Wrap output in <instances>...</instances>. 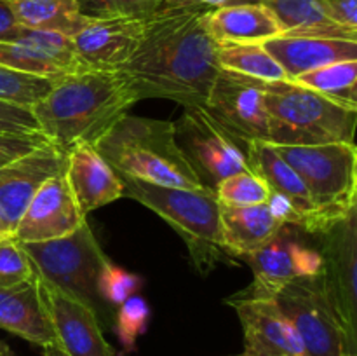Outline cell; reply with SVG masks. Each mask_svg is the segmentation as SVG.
<instances>
[{
	"mask_svg": "<svg viewBox=\"0 0 357 356\" xmlns=\"http://www.w3.org/2000/svg\"><path fill=\"white\" fill-rule=\"evenodd\" d=\"M279 21L282 35L357 40V30L340 27L326 16L321 0H257Z\"/></svg>",
	"mask_w": 357,
	"mask_h": 356,
	"instance_id": "cb8c5ba5",
	"label": "cell"
},
{
	"mask_svg": "<svg viewBox=\"0 0 357 356\" xmlns=\"http://www.w3.org/2000/svg\"><path fill=\"white\" fill-rule=\"evenodd\" d=\"M220 220L223 244L227 253L232 257H244L251 251L260 250L284 227V223L271 212L267 202L239 208L220 205Z\"/></svg>",
	"mask_w": 357,
	"mask_h": 356,
	"instance_id": "603a6c76",
	"label": "cell"
},
{
	"mask_svg": "<svg viewBox=\"0 0 357 356\" xmlns=\"http://www.w3.org/2000/svg\"><path fill=\"white\" fill-rule=\"evenodd\" d=\"M65 178L84 216L124 198L121 175L103 159L94 145L79 143L66 154Z\"/></svg>",
	"mask_w": 357,
	"mask_h": 356,
	"instance_id": "d6986e66",
	"label": "cell"
},
{
	"mask_svg": "<svg viewBox=\"0 0 357 356\" xmlns=\"http://www.w3.org/2000/svg\"><path fill=\"white\" fill-rule=\"evenodd\" d=\"M268 143L314 147L354 143L357 110L335 103L312 89L286 82L265 84Z\"/></svg>",
	"mask_w": 357,
	"mask_h": 356,
	"instance_id": "5b68a950",
	"label": "cell"
},
{
	"mask_svg": "<svg viewBox=\"0 0 357 356\" xmlns=\"http://www.w3.org/2000/svg\"><path fill=\"white\" fill-rule=\"evenodd\" d=\"M253 269V283L246 295L260 299H275L293 279L314 276L323 271V258L312 250L300 248L284 232H279L260 250L244 255Z\"/></svg>",
	"mask_w": 357,
	"mask_h": 356,
	"instance_id": "5bb4252c",
	"label": "cell"
},
{
	"mask_svg": "<svg viewBox=\"0 0 357 356\" xmlns=\"http://www.w3.org/2000/svg\"><path fill=\"white\" fill-rule=\"evenodd\" d=\"M138 101L119 72L84 70L54 82L31 107L42 135L61 154L79 143L96 145Z\"/></svg>",
	"mask_w": 357,
	"mask_h": 356,
	"instance_id": "7a4b0ae2",
	"label": "cell"
},
{
	"mask_svg": "<svg viewBox=\"0 0 357 356\" xmlns=\"http://www.w3.org/2000/svg\"><path fill=\"white\" fill-rule=\"evenodd\" d=\"M0 330H7L37 346L56 342L33 278L0 290Z\"/></svg>",
	"mask_w": 357,
	"mask_h": 356,
	"instance_id": "7402d4cb",
	"label": "cell"
},
{
	"mask_svg": "<svg viewBox=\"0 0 357 356\" xmlns=\"http://www.w3.org/2000/svg\"><path fill=\"white\" fill-rule=\"evenodd\" d=\"M291 82L312 89L335 103L357 110V61H338L302 73Z\"/></svg>",
	"mask_w": 357,
	"mask_h": 356,
	"instance_id": "4316f807",
	"label": "cell"
},
{
	"mask_svg": "<svg viewBox=\"0 0 357 356\" xmlns=\"http://www.w3.org/2000/svg\"><path fill=\"white\" fill-rule=\"evenodd\" d=\"M20 27L58 31L73 37L89 16L82 13L80 0H3Z\"/></svg>",
	"mask_w": 357,
	"mask_h": 356,
	"instance_id": "d4e9b609",
	"label": "cell"
},
{
	"mask_svg": "<svg viewBox=\"0 0 357 356\" xmlns=\"http://www.w3.org/2000/svg\"><path fill=\"white\" fill-rule=\"evenodd\" d=\"M35 271L16 236L0 237V290L13 288L33 278Z\"/></svg>",
	"mask_w": 357,
	"mask_h": 356,
	"instance_id": "4dcf8cb0",
	"label": "cell"
},
{
	"mask_svg": "<svg viewBox=\"0 0 357 356\" xmlns=\"http://www.w3.org/2000/svg\"><path fill=\"white\" fill-rule=\"evenodd\" d=\"M145 35V20L94 17L72 37L77 54L87 70L117 72L138 51Z\"/></svg>",
	"mask_w": 357,
	"mask_h": 356,
	"instance_id": "2e32d148",
	"label": "cell"
},
{
	"mask_svg": "<svg viewBox=\"0 0 357 356\" xmlns=\"http://www.w3.org/2000/svg\"><path fill=\"white\" fill-rule=\"evenodd\" d=\"M236 356H246V355H244V353H243V355H236Z\"/></svg>",
	"mask_w": 357,
	"mask_h": 356,
	"instance_id": "7bdbcfd3",
	"label": "cell"
},
{
	"mask_svg": "<svg viewBox=\"0 0 357 356\" xmlns=\"http://www.w3.org/2000/svg\"><path fill=\"white\" fill-rule=\"evenodd\" d=\"M84 222H87V216L80 213L63 170L35 192L17 222L14 236L21 243H38L68 236Z\"/></svg>",
	"mask_w": 357,
	"mask_h": 356,
	"instance_id": "e0dca14e",
	"label": "cell"
},
{
	"mask_svg": "<svg viewBox=\"0 0 357 356\" xmlns=\"http://www.w3.org/2000/svg\"><path fill=\"white\" fill-rule=\"evenodd\" d=\"M342 356H357V355H356V353H344Z\"/></svg>",
	"mask_w": 357,
	"mask_h": 356,
	"instance_id": "60d3db41",
	"label": "cell"
},
{
	"mask_svg": "<svg viewBox=\"0 0 357 356\" xmlns=\"http://www.w3.org/2000/svg\"><path fill=\"white\" fill-rule=\"evenodd\" d=\"M42 349H44V356H68L58 344H56V342L44 346Z\"/></svg>",
	"mask_w": 357,
	"mask_h": 356,
	"instance_id": "ab89813d",
	"label": "cell"
},
{
	"mask_svg": "<svg viewBox=\"0 0 357 356\" xmlns=\"http://www.w3.org/2000/svg\"><path fill=\"white\" fill-rule=\"evenodd\" d=\"M35 274L79 297L96 311L98 274L108 257L87 222L72 234L38 243H21Z\"/></svg>",
	"mask_w": 357,
	"mask_h": 356,
	"instance_id": "ba28073f",
	"label": "cell"
},
{
	"mask_svg": "<svg viewBox=\"0 0 357 356\" xmlns=\"http://www.w3.org/2000/svg\"><path fill=\"white\" fill-rule=\"evenodd\" d=\"M244 332L246 356H307L305 348L275 299L237 293L229 300Z\"/></svg>",
	"mask_w": 357,
	"mask_h": 356,
	"instance_id": "7c38bea8",
	"label": "cell"
},
{
	"mask_svg": "<svg viewBox=\"0 0 357 356\" xmlns=\"http://www.w3.org/2000/svg\"><path fill=\"white\" fill-rule=\"evenodd\" d=\"M66 156L51 143L0 168V227L14 236L28 202L45 180L65 170Z\"/></svg>",
	"mask_w": 357,
	"mask_h": 356,
	"instance_id": "9a60e30c",
	"label": "cell"
},
{
	"mask_svg": "<svg viewBox=\"0 0 357 356\" xmlns=\"http://www.w3.org/2000/svg\"><path fill=\"white\" fill-rule=\"evenodd\" d=\"M0 135H42L40 126L30 107L0 100Z\"/></svg>",
	"mask_w": 357,
	"mask_h": 356,
	"instance_id": "e575fe53",
	"label": "cell"
},
{
	"mask_svg": "<svg viewBox=\"0 0 357 356\" xmlns=\"http://www.w3.org/2000/svg\"><path fill=\"white\" fill-rule=\"evenodd\" d=\"M326 16L349 30H357V0H321Z\"/></svg>",
	"mask_w": 357,
	"mask_h": 356,
	"instance_id": "8d00e7d4",
	"label": "cell"
},
{
	"mask_svg": "<svg viewBox=\"0 0 357 356\" xmlns=\"http://www.w3.org/2000/svg\"><path fill=\"white\" fill-rule=\"evenodd\" d=\"M220 68L260 82H286L288 75L264 44H218Z\"/></svg>",
	"mask_w": 357,
	"mask_h": 356,
	"instance_id": "484cf974",
	"label": "cell"
},
{
	"mask_svg": "<svg viewBox=\"0 0 357 356\" xmlns=\"http://www.w3.org/2000/svg\"><path fill=\"white\" fill-rule=\"evenodd\" d=\"M206 27L216 44H264L282 35L272 10L257 0L208 10Z\"/></svg>",
	"mask_w": 357,
	"mask_h": 356,
	"instance_id": "44dd1931",
	"label": "cell"
},
{
	"mask_svg": "<svg viewBox=\"0 0 357 356\" xmlns=\"http://www.w3.org/2000/svg\"><path fill=\"white\" fill-rule=\"evenodd\" d=\"M323 279L347 330L356 335L357 227L356 212L323 234Z\"/></svg>",
	"mask_w": 357,
	"mask_h": 356,
	"instance_id": "4fadbf2b",
	"label": "cell"
},
{
	"mask_svg": "<svg viewBox=\"0 0 357 356\" xmlns=\"http://www.w3.org/2000/svg\"><path fill=\"white\" fill-rule=\"evenodd\" d=\"M139 286H142L139 276L128 272L122 267H117L110 260L105 262L100 274H98V295H100L101 300H105V302L114 307H119L129 297L135 295Z\"/></svg>",
	"mask_w": 357,
	"mask_h": 356,
	"instance_id": "1f68e13d",
	"label": "cell"
},
{
	"mask_svg": "<svg viewBox=\"0 0 357 356\" xmlns=\"http://www.w3.org/2000/svg\"><path fill=\"white\" fill-rule=\"evenodd\" d=\"M0 65L14 72L52 80L65 77L40 51L20 40H0Z\"/></svg>",
	"mask_w": 357,
	"mask_h": 356,
	"instance_id": "f546056e",
	"label": "cell"
},
{
	"mask_svg": "<svg viewBox=\"0 0 357 356\" xmlns=\"http://www.w3.org/2000/svg\"><path fill=\"white\" fill-rule=\"evenodd\" d=\"M20 24L14 20L13 13L6 6L3 0H0V40H13L20 31Z\"/></svg>",
	"mask_w": 357,
	"mask_h": 356,
	"instance_id": "f35d334b",
	"label": "cell"
},
{
	"mask_svg": "<svg viewBox=\"0 0 357 356\" xmlns=\"http://www.w3.org/2000/svg\"><path fill=\"white\" fill-rule=\"evenodd\" d=\"M38 295L49 318L56 344L68 356H115L105 339L96 311L66 290L35 274Z\"/></svg>",
	"mask_w": 357,
	"mask_h": 356,
	"instance_id": "8fae6325",
	"label": "cell"
},
{
	"mask_svg": "<svg viewBox=\"0 0 357 356\" xmlns=\"http://www.w3.org/2000/svg\"><path fill=\"white\" fill-rule=\"evenodd\" d=\"M13 40H20L40 51L63 75H72V73L87 70L84 63L80 61L75 44H73L72 37H68V35L21 27Z\"/></svg>",
	"mask_w": 357,
	"mask_h": 356,
	"instance_id": "83f0119b",
	"label": "cell"
},
{
	"mask_svg": "<svg viewBox=\"0 0 357 356\" xmlns=\"http://www.w3.org/2000/svg\"><path fill=\"white\" fill-rule=\"evenodd\" d=\"M162 0H80L82 13L94 17H135L149 20L159 10Z\"/></svg>",
	"mask_w": 357,
	"mask_h": 356,
	"instance_id": "d6a6232c",
	"label": "cell"
},
{
	"mask_svg": "<svg viewBox=\"0 0 357 356\" xmlns=\"http://www.w3.org/2000/svg\"><path fill=\"white\" fill-rule=\"evenodd\" d=\"M295 327L307 356H342L356 353V335L347 330L328 295L323 271L296 278L275 297Z\"/></svg>",
	"mask_w": 357,
	"mask_h": 356,
	"instance_id": "52a82bcc",
	"label": "cell"
},
{
	"mask_svg": "<svg viewBox=\"0 0 357 356\" xmlns=\"http://www.w3.org/2000/svg\"><path fill=\"white\" fill-rule=\"evenodd\" d=\"M275 150L302 178L317 212L328 225H337L356 212V143L275 147Z\"/></svg>",
	"mask_w": 357,
	"mask_h": 356,
	"instance_id": "8992f818",
	"label": "cell"
},
{
	"mask_svg": "<svg viewBox=\"0 0 357 356\" xmlns=\"http://www.w3.org/2000/svg\"><path fill=\"white\" fill-rule=\"evenodd\" d=\"M289 80L338 61H357V40L279 35L264 42Z\"/></svg>",
	"mask_w": 357,
	"mask_h": 356,
	"instance_id": "ffe728a7",
	"label": "cell"
},
{
	"mask_svg": "<svg viewBox=\"0 0 357 356\" xmlns=\"http://www.w3.org/2000/svg\"><path fill=\"white\" fill-rule=\"evenodd\" d=\"M241 2H253V0H162L157 13H173V10H213L222 6H230V3Z\"/></svg>",
	"mask_w": 357,
	"mask_h": 356,
	"instance_id": "74e56055",
	"label": "cell"
},
{
	"mask_svg": "<svg viewBox=\"0 0 357 356\" xmlns=\"http://www.w3.org/2000/svg\"><path fill=\"white\" fill-rule=\"evenodd\" d=\"M47 138L44 135H30V136H14V135H0V168L6 164L14 163L20 157L28 156L33 150L47 145Z\"/></svg>",
	"mask_w": 357,
	"mask_h": 356,
	"instance_id": "d590c367",
	"label": "cell"
},
{
	"mask_svg": "<svg viewBox=\"0 0 357 356\" xmlns=\"http://www.w3.org/2000/svg\"><path fill=\"white\" fill-rule=\"evenodd\" d=\"M121 178L124 198L142 202L180 234L199 274L208 276L229 255L223 244L220 202L213 188L162 187L136 178Z\"/></svg>",
	"mask_w": 357,
	"mask_h": 356,
	"instance_id": "277c9868",
	"label": "cell"
},
{
	"mask_svg": "<svg viewBox=\"0 0 357 356\" xmlns=\"http://www.w3.org/2000/svg\"><path fill=\"white\" fill-rule=\"evenodd\" d=\"M246 157L250 168L264 178L271 192L289 202L300 220V229L309 234L323 236L331 227L321 216L296 171L279 156L275 147L268 142L246 143Z\"/></svg>",
	"mask_w": 357,
	"mask_h": 356,
	"instance_id": "ac0fdd59",
	"label": "cell"
},
{
	"mask_svg": "<svg viewBox=\"0 0 357 356\" xmlns=\"http://www.w3.org/2000/svg\"><path fill=\"white\" fill-rule=\"evenodd\" d=\"M150 318V307L142 297L131 295L126 302H122L115 316V330L119 339L128 351H131L136 344V339L146 330Z\"/></svg>",
	"mask_w": 357,
	"mask_h": 356,
	"instance_id": "836d02e7",
	"label": "cell"
},
{
	"mask_svg": "<svg viewBox=\"0 0 357 356\" xmlns=\"http://www.w3.org/2000/svg\"><path fill=\"white\" fill-rule=\"evenodd\" d=\"M204 108L213 121L244 147L251 142H268L265 82L220 68Z\"/></svg>",
	"mask_w": 357,
	"mask_h": 356,
	"instance_id": "30bf717a",
	"label": "cell"
},
{
	"mask_svg": "<svg viewBox=\"0 0 357 356\" xmlns=\"http://www.w3.org/2000/svg\"><path fill=\"white\" fill-rule=\"evenodd\" d=\"M208 10L157 13L132 58L117 70L136 98H166L204 107L218 73V44L206 27Z\"/></svg>",
	"mask_w": 357,
	"mask_h": 356,
	"instance_id": "6da1fadb",
	"label": "cell"
},
{
	"mask_svg": "<svg viewBox=\"0 0 357 356\" xmlns=\"http://www.w3.org/2000/svg\"><path fill=\"white\" fill-rule=\"evenodd\" d=\"M3 236H7V234L3 232V230H2V227H0V237H3Z\"/></svg>",
	"mask_w": 357,
	"mask_h": 356,
	"instance_id": "b9f144b4",
	"label": "cell"
},
{
	"mask_svg": "<svg viewBox=\"0 0 357 356\" xmlns=\"http://www.w3.org/2000/svg\"><path fill=\"white\" fill-rule=\"evenodd\" d=\"M174 128L181 152L206 187L213 188L230 175L251 170L246 147L213 121L204 107H183Z\"/></svg>",
	"mask_w": 357,
	"mask_h": 356,
	"instance_id": "9c48e42d",
	"label": "cell"
},
{
	"mask_svg": "<svg viewBox=\"0 0 357 356\" xmlns=\"http://www.w3.org/2000/svg\"><path fill=\"white\" fill-rule=\"evenodd\" d=\"M213 192L220 205L234 206V208L265 205L271 198L268 185L253 170L241 171V173L223 178L213 187Z\"/></svg>",
	"mask_w": 357,
	"mask_h": 356,
	"instance_id": "f1b7e54d",
	"label": "cell"
},
{
	"mask_svg": "<svg viewBox=\"0 0 357 356\" xmlns=\"http://www.w3.org/2000/svg\"><path fill=\"white\" fill-rule=\"evenodd\" d=\"M94 147L121 177L162 187L209 188L181 152L171 121L126 114Z\"/></svg>",
	"mask_w": 357,
	"mask_h": 356,
	"instance_id": "3957f363",
	"label": "cell"
}]
</instances>
